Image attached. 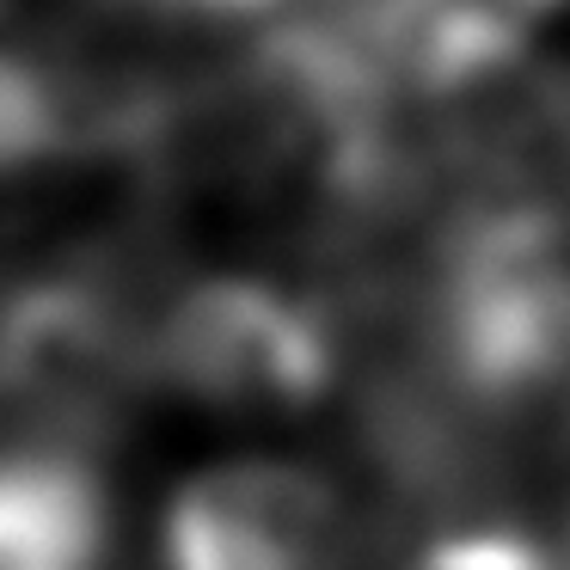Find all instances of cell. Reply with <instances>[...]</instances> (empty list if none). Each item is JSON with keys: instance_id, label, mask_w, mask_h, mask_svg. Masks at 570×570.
Listing matches in <instances>:
<instances>
[{"instance_id": "6da1fadb", "label": "cell", "mask_w": 570, "mask_h": 570, "mask_svg": "<svg viewBox=\"0 0 570 570\" xmlns=\"http://www.w3.org/2000/svg\"><path fill=\"white\" fill-rule=\"evenodd\" d=\"M417 368L479 423L515 435L570 386V209L491 190L448 215L423 258Z\"/></svg>"}, {"instance_id": "7a4b0ae2", "label": "cell", "mask_w": 570, "mask_h": 570, "mask_svg": "<svg viewBox=\"0 0 570 570\" xmlns=\"http://www.w3.org/2000/svg\"><path fill=\"white\" fill-rule=\"evenodd\" d=\"M148 381L222 417H301L337 386V332L271 276H197L148 325Z\"/></svg>"}, {"instance_id": "3957f363", "label": "cell", "mask_w": 570, "mask_h": 570, "mask_svg": "<svg viewBox=\"0 0 570 570\" xmlns=\"http://www.w3.org/2000/svg\"><path fill=\"white\" fill-rule=\"evenodd\" d=\"M362 515L307 460L246 454L178 484L160 570H356Z\"/></svg>"}, {"instance_id": "277c9868", "label": "cell", "mask_w": 570, "mask_h": 570, "mask_svg": "<svg viewBox=\"0 0 570 570\" xmlns=\"http://www.w3.org/2000/svg\"><path fill=\"white\" fill-rule=\"evenodd\" d=\"M111 503L75 448H0V570H105Z\"/></svg>"}, {"instance_id": "5b68a950", "label": "cell", "mask_w": 570, "mask_h": 570, "mask_svg": "<svg viewBox=\"0 0 570 570\" xmlns=\"http://www.w3.org/2000/svg\"><path fill=\"white\" fill-rule=\"evenodd\" d=\"M75 124H68V92L56 87L50 68L31 56L0 50V178H26L68 154Z\"/></svg>"}, {"instance_id": "8992f818", "label": "cell", "mask_w": 570, "mask_h": 570, "mask_svg": "<svg viewBox=\"0 0 570 570\" xmlns=\"http://www.w3.org/2000/svg\"><path fill=\"white\" fill-rule=\"evenodd\" d=\"M399 570H570L515 521H454L423 540Z\"/></svg>"}, {"instance_id": "52a82bcc", "label": "cell", "mask_w": 570, "mask_h": 570, "mask_svg": "<svg viewBox=\"0 0 570 570\" xmlns=\"http://www.w3.org/2000/svg\"><path fill=\"white\" fill-rule=\"evenodd\" d=\"M136 13H166V19H258L276 0H117Z\"/></svg>"}, {"instance_id": "ba28073f", "label": "cell", "mask_w": 570, "mask_h": 570, "mask_svg": "<svg viewBox=\"0 0 570 570\" xmlns=\"http://www.w3.org/2000/svg\"><path fill=\"white\" fill-rule=\"evenodd\" d=\"M546 7H552V13H558V7H570V0H546Z\"/></svg>"}, {"instance_id": "9c48e42d", "label": "cell", "mask_w": 570, "mask_h": 570, "mask_svg": "<svg viewBox=\"0 0 570 570\" xmlns=\"http://www.w3.org/2000/svg\"><path fill=\"white\" fill-rule=\"evenodd\" d=\"M564 564H570V558H564Z\"/></svg>"}]
</instances>
